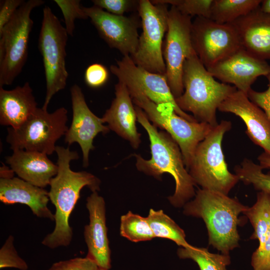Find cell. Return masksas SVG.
I'll return each mask as SVG.
<instances>
[{"instance_id":"obj_1","label":"cell","mask_w":270,"mask_h":270,"mask_svg":"<svg viewBox=\"0 0 270 270\" xmlns=\"http://www.w3.org/2000/svg\"><path fill=\"white\" fill-rule=\"evenodd\" d=\"M55 152L58 156V172L50 180L48 192L50 200L56 208L55 226L42 242L52 249L70 244L73 233L69 219L82 188L87 186L92 192H98L100 184V180L92 174L71 170L70 162L79 158L76 151L70 150L68 147L56 146Z\"/></svg>"},{"instance_id":"obj_2","label":"cell","mask_w":270,"mask_h":270,"mask_svg":"<svg viewBox=\"0 0 270 270\" xmlns=\"http://www.w3.org/2000/svg\"><path fill=\"white\" fill-rule=\"evenodd\" d=\"M137 121L147 132L150 142L151 158L145 160L135 154L136 167L144 173L160 180L162 174H170L175 181L174 194L168 198L175 208H182L196 195V186L184 165L181 150L172 137L164 131H158L150 123L144 112L135 106Z\"/></svg>"},{"instance_id":"obj_3","label":"cell","mask_w":270,"mask_h":270,"mask_svg":"<svg viewBox=\"0 0 270 270\" xmlns=\"http://www.w3.org/2000/svg\"><path fill=\"white\" fill-rule=\"evenodd\" d=\"M248 206L220 192L199 188L194 200L183 206L187 216L202 218L208 230V244L222 254L239 246L238 216Z\"/></svg>"},{"instance_id":"obj_4","label":"cell","mask_w":270,"mask_h":270,"mask_svg":"<svg viewBox=\"0 0 270 270\" xmlns=\"http://www.w3.org/2000/svg\"><path fill=\"white\" fill-rule=\"evenodd\" d=\"M183 94L175 98L184 112H190L198 122L216 126V112L220 104L237 90L230 84L216 81L196 54L187 59L182 74Z\"/></svg>"},{"instance_id":"obj_5","label":"cell","mask_w":270,"mask_h":270,"mask_svg":"<svg viewBox=\"0 0 270 270\" xmlns=\"http://www.w3.org/2000/svg\"><path fill=\"white\" fill-rule=\"evenodd\" d=\"M232 122L222 120L198 145L188 172L196 185L201 188L228 194L240 181L228 170L222 144Z\"/></svg>"},{"instance_id":"obj_6","label":"cell","mask_w":270,"mask_h":270,"mask_svg":"<svg viewBox=\"0 0 270 270\" xmlns=\"http://www.w3.org/2000/svg\"><path fill=\"white\" fill-rule=\"evenodd\" d=\"M130 94L135 106L142 109L149 120L166 130L176 141L188 170L197 146L214 127L206 122L188 120L178 115L170 104H156L139 93Z\"/></svg>"},{"instance_id":"obj_7","label":"cell","mask_w":270,"mask_h":270,"mask_svg":"<svg viewBox=\"0 0 270 270\" xmlns=\"http://www.w3.org/2000/svg\"><path fill=\"white\" fill-rule=\"evenodd\" d=\"M68 34L51 8L42 10L38 48L42 56L46 84V96L42 108L47 110L53 96L64 90L68 78L66 66Z\"/></svg>"},{"instance_id":"obj_8","label":"cell","mask_w":270,"mask_h":270,"mask_svg":"<svg viewBox=\"0 0 270 270\" xmlns=\"http://www.w3.org/2000/svg\"><path fill=\"white\" fill-rule=\"evenodd\" d=\"M44 2L42 0L24 1L0 32V87L12 84L26 64L34 24L30 14Z\"/></svg>"},{"instance_id":"obj_9","label":"cell","mask_w":270,"mask_h":270,"mask_svg":"<svg viewBox=\"0 0 270 270\" xmlns=\"http://www.w3.org/2000/svg\"><path fill=\"white\" fill-rule=\"evenodd\" d=\"M68 110L64 107L52 113L38 108L18 128H8L6 141L12 150H22L50 155L55 152L56 142L68 130Z\"/></svg>"},{"instance_id":"obj_10","label":"cell","mask_w":270,"mask_h":270,"mask_svg":"<svg viewBox=\"0 0 270 270\" xmlns=\"http://www.w3.org/2000/svg\"><path fill=\"white\" fill-rule=\"evenodd\" d=\"M142 32L139 36L134 63L152 72L165 74L163 38L168 28V4L154 0H140L138 9Z\"/></svg>"},{"instance_id":"obj_11","label":"cell","mask_w":270,"mask_h":270,"mask_svg":"<svg viewBox=\"0 0 270 270\" xmlns=\"http://www.w3.org/2000/svg\"><path fill=\"white\" fill-rule=\"evenodd\" d=\"M192 17L175 6L168 10V28L163 50L165 76L175 98L184 92L183 68L185 61L196 54L191 38Z\"/></svg>"},{"instance_id":"obj_12","label":"cell","mask_w":270,"mask_h":270,"mask_svg":"<svg viewBox=\"0 0 270 270\" xmlns=\"http://www.w3.org/2000/svg\"><path fill=\"white\" fill-rule=\"evenodd\" d=\"M191 38L194 50L208 68L242 48L232 24H220L197 16L192 22Z\"/></svg>"},{"instance_id":"obj_13","label":"cell","mask_w":270,"mask_h":270,"mask_svg":"<svg viewBox=\"0 0 270 270\" xmlns=\"http://www.w3.org/2000/svg\"><path fill=\"white\" fill-rule=\"evenodd\" d=\"M110 70L118 80L126 84L130 94H141L158 104H170L180 116L190 122H198L178 106L165 74L152 72L136 65L129 56H123L116 64L111 65Z\"/></svg>"},{"instance_id":"obj_14","label":"cell","mask_w":270,"mask_h":270,"mask_svg":"<svg viewBox=\"0 0 270 270\" xmlns=\"http://www.w3.org/2000/svg\"><path fill=\"white\" fill-rule=\"evenodd\" d=\"M100 36L108 46L120 51L123 56H132L138 42L140 26L136 16H116L92 6H82Z\"/></svg>"},{"instance_id":"obj_15","label":"cell","mask_w":270,"mask_h":270,"mask_svg":"<svg viewBox=\"0 0 270 270\" xmlns=\"http://www.w3.org/2000/svg\"><path fill=\"white\" fill-rule=\"evenodd\" d=\"M70 93L72 118L71 124L65 134L64 141L68 145L78 143L82 154V166H88V156L94 148L93 141L99 133L110 131L104 124L102 118L96 116L89 108L81 88L76 84L72 86Z\"/></svg>"},{"instance_id":"obj_16","label":"cell","mask_w":270,"mask_h":270,"mask_svg":"<svg viewBox=\"0 0 270 270\" xmlns=\"http://www.w3.org/2000/svg\"><path fill=\"white\" fill-rule=\"evenodd\" d=\"M206 69L222 82L232 84L246 94L258 76H266L270 73V65L266 60L254 57L244 48Z\"/></svg>"},{"instance_id":"obj_17","label":"cell","mask_w":270,"mask_h":270,"mask_svg":"<svg viewBox=\"0 0 270 270\" xmlns=\"http://www.w3.org/2000/svg\"><path fill=\"white\" fill-rule=\"evenodd\" d=\"M218 110L240 118L246 126V132L250 139L270 156V120L246 94L236 90L220 104Z\"/></svg>"},{"instance_id":"obj_18","label":"cell","mask_w":270,"mask_h":270,"mask_svg":"<svg viewBox=\"0 0 270 270\" xmlns=\"http://www.w3.org/2000/svg\"><path fill=\"white\" fill-rule=\"evenodd\" d=\"M86 208L89 222L84 229V240L88 248L86 256L93 260L100 268H111V252L107 234L106 203L98 192H92L86 198Z\"/></svg>"},{"instance_id":"obj_19","label":"cell","mask_w":270,"mask_h":270,"mask_svg":"<svg viewBox=\"0 0 270 270\" xmlns=\"http://www.w3.org/2000/svg\"><path fill=\"white\" fill-rule=\"evenodd\" d=\"M115 98L102 118L110 130L127 140L134 148L141 142L136 128V113L128 89L124 82L118 81L115 85Z\"/></svg>"},{"instance_id":"obj_20","label":"cell","mask_w":270,"mask_h":270,"mask_svg":"<svg viewBox=\"0 0 270 270\" xmlns=\"http://www.w3.org/2000/svg\"><path fill=\"white\" fill-rule=\"evenodd\" d=\"M231 24L242 48L256 58L270 60V14L263 12L260 6Z\"/></svg>"},{"instance_id":"obj_21","label":"cell","mask_w":270,"mask_h":270,"mask_svg":"<svg viewBox=\"0 0 270 270\" xmlns=\"http://www.w3.org/2000/svg\"><path fill=\"white\" fill-rule=\"evenodd\" d=\"M242 214L254 228L250 239L258 241L251 258L253 270H270V193L258 192L254 204Z\"/></svg>"},{"instance_id":"obj_22","label":"cell","mask_w":270,"mask_h":270,"mask_svg":"<svg viewBox=\"0 0 270 270\" xmlns=\"http://www.w3.org/2000/svg\"><path fill=\"white\" fill-rule=\"evenodd\" d=\"M48 192L20 178H0V201L6 204H20L28 206L38 217L54 220L48 206Z\"/></svg>"},{"instance_id":"obj_23","label":"cell","mask_w":270,"mask_h":270,"mask_svg":"<svg viewBox=\"0 0 270 270\" xmlns=\"http://www.w3.org/2000/svg\"><path fill=\"white\" fill-rule=\"evenodd\" d=\"M42 152L22 150H13L6 162L18 177L36 186L44 188L58 172V166Z\"/></svg>"},{"instance_id":"obj_24","label":"cell","mask_w":270,"mask_h":270,"mask_svg":"<svg viewBox=\"0 0 270 270\" xmlns=\"http://www.w3.org/2000/svg\"><path fill=\"white\" fill-rule=\"evenodd\" d=\"M38 107L28 82L11 90L0 87V124L12 128L20 126Z\"/></svg>"},{"instance_id":"obj_25","label":"cell","mask_w":270,"mask_h":270,"mask_svg":"<svg viewBox=\"0 0 270 270\" xmlns=\"http://www.w3.org/2000/svg\"><path fill=\"white\" fill-rule=\"evenodd\" d=\"M260 0H213L210 18L220 24H231L258 8Z\"/></svg>"},{"instance_id":"obj_26","label":"cell","mask_w":270,"mask_h":270,"mask_svg":"<svg viewBox=\"0 0 270 270\" xmlns=\"http://www.w3.org/2000/svg\"><path fill=\"white\" fill-rule=\"evenodd\" d=\"M146 218L155 238L170 240L181 247L191 245L186 240L184 230L162 210L150 208Z\"/></svg>"},{"instance_id":"obj_27","label":"cell","mask_w":270,"mask_h":270,"mask_svg":"<svg viewBox=\"0 0 270 270\" xmlns=\"http://www.w3.org/2000/svg\"><path fill=\"white\" fill-rule=\"evenodd\" d=\"M177 254L180 258L194 260L200 270H227V266L230 264L229 254L211 253L207 248L192 245L180 248Z\"/></svg>"},{"instance_id":"obj_28","label":"cell","mask_w":270,"mask_h":270,"mask_svg":"<svg viewBox=\"0 0 270 270\" xmlns=\"http://www.w3.org/2000/svg\"><path fill=\"white\" fill-rule=\"evenodd\" d=\"M120 234L132 242L152 240L154 237L146 218L129 211L121 216Z\"/></svg>"},{"instance_id":"obj_29","label":"cell","mask_w":270,"mask_h":270,"mask_svg":"<svg viewBox=\"0 0 270 270\" xmlns=\"http://www.w3.org/2000/svg\"><path fill=\"white\" fill-rule=\"evenodd\" d=\"M235 174L245 184H252L260 191L270 193V173L265 174L263 168L252 160L244 158L234 167Z\"/></svg>"},{"instance_id":"obj_30","label":"cell","mask_w":270,"mask_h":270,"mask_svg":"<svg viewBox=\"0 0 270 270\" xmlns=\"http://www.w3.org/2000/svg\"><path fill=\"white\" fill-rule=\"evenodd\" d=\"M156 2L175 6L184 14L210 18L213 0H154Z\"/></svg>"},{"instance_id":"obj_31","label":"cell","mask_w":270,"mask_h":270,"mask_svg":"<svg viewBox=\"0 0 270 270\" xmlns=\"http://www.w3.org/2000/svg\"><path fill=\"white\" fill-rule=\"evenodd\" d=\"M60 9L64 21L65 28L68 35L72 36L76 19L86 20L88 17L80 6V0H54Z\"/></svg>"},{"instance_id":"obj_32","label":"cell","mask_w":270,"mask_h":270,"mask_svg":"<svg viewBox=\"0 0 270 270\" xmlns=\"http://www.w3.org/2000/svg\"><path fill=\"white\" fill-rule=\"evenodd\" d=\"M14 242V236L10 235L0 248V268H15L20 270H27L28 264L18 254Z\"/></svg>"},{"instance_id":"obj_33","label":"cell","mask_w":270,"mask_h":270,"mask_svg":"<svg viewBox=\"0 0 270 270\" xmlns=\"http://www.w3.org/2000/svg\"><path fill=\"white\" fill-rule=\"evenodd\" d=\"M94 6L116 16H124L126 12L138 9L139 0H92Z\"/></svg>"},{"instance_id":"obj_34","label":"cell","mask_w":270,"mask_h":270,"mask_svg":"<svg viewBox=\"0 0 270 270\" xmlns=\"http://www.w3.org/2000/svg\"><path fill=\"white\" fill-rule=\"evenodd\" d=\"M109 72L107 68L100 63H94L86 68L84 78L86 84L92 88H98L108 80Z\"/></svg>"},{"instance_id":"obj_35","label":"cell","mask_w":270,"mask_h":270,"mask_svg":"<svg viewBox=\"0 0 270 270\" xmlns=\"http://www.w3.org/2000/svg\"><path fill=\"white\" fill-rule=\"evenodd\" d=\"M98 268L93 260L86 256L56 262L48 270H98Z\"/></svg>"},{"instance_id":"obj_36","label":"cell","mask_w":270,"mask_h":270,"mask_svg":"<svg viewBox=\"0 0 270 270\" xmlns=\"http://www.w3.org/2000/svg\"><path fill=\"white\" fill-rule=\"evenodd\" d=\"M266 77L268 81L266 90L260 92L250 88L247 96L252 102L264 111L270 120V73Z\"/></svg>"},{"instance_id":"obj_37","label":"cell","mask_w":270,"mask_h":270,"mask_svg":"<svg viewBox=\"0 0 270 270\" xmlns=\"http://www.w3.org/2000/svg\"><path fill=\"white\" fill-rule=\"evenodd\" d=\"M24 2V0H6L2 1L0 8V32L12 20L17 10Z\"/></svg>"},{"instance_id":"obj_38","label":"cell","mask_w":270,"mask_h":270,"mask_svg":"<svg viewBox=\"0 0 270 270\" xmlns=\"http://www.w3.org/2000/svg\"><path fill=\"white\" fill-rule=\"evenodd\" d=\"M258 160L263 169L269 170L270 173V156L264 152L258 156Z\"/></svg>"},{"instance_id":"obj_39","label":"cell","mask_w":270,"mask_h":270,"mask_svg":"<svg viewBox=\"0 0 270 270\" xmlns=\"http://www.w3.org/2000/svg\"><path fill=\"white\" fill-rule=\"evenodd\" d=\"M14 172L10 168H8L4 165L0 167V178H12L14 177Z\"/></svg>"},{"instance_id":"obj_40","label":"cell","mask_w":270,"mask_h":270,"mask_svg":"<svg viewBox=\"0 0 270 270\" xmlns=\"http://www.w3.org/2000/svg\"><path fill=\"white\" fill-rule=\"evenodd\" d=\"M260 8L263 12L270 14V0H262Z\"/></svg>"},{"instance_id":"obj_41","label":"cell","mask_w":270,"mask_h":270,"mask_svg":"<svg viewBox=\"0 0 270 270\" xmlns=\"http://www.w3.org/2000/svg\"><path fill=\"white\" fill-rule=\"evenodd\" d=\"M98 270H104V269H102V268H98Z\"/></svg>"}]
</instances>
